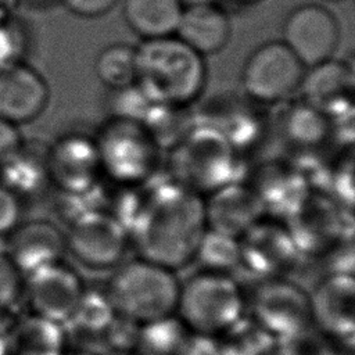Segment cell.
I'll use <instances>...</instances> for the list:
<instances>
[{
  "label": "cell",
  "instance_id": "1",
  "mask_svg": "<svg viewBox=\"0 0 355 355\" xmlns=\"http://www.w3.org/2000/svg\"><path fill=\"white\" fill-rule=\"evenodd\" d=\"M205 230L200 194L172 179L146 187V202L130 240L143 259L175 270L194 259Z\"/></svg>",
  "mask_w": 355,
  "mask_h": 355
},
{
  "label": "cell",
  "instance_id": "2",
  "mask_svg": "<svg viewBox=\"0 0 355 355\" xmlns=\"http://www.w3.org/2000/svg\"><path fill=\"white\" fill-rule=\"evenodd\" d=\"M202 55L176 35L147 39L136 49V85L154 103L187 107L202 92Z\"/></svg>",
  "mask_w": 355,
  "mask_h": 355
},
{
  "label": "cell",
  "instance_id": "3",
  "mask_svg": "<svg viewBox=\"0 0 355 355\" xmlns=\"http://www.w3.org/2000/svg\"><path fill=\"white\" fill-rule=\"evenodd\" d=\"M179 290L173 270L143 258L122 263L105 286L115 312L139 324L175 315Z\"/></svg>",
  "mask_w": 355,
  "mask_h": 355
},
{
  "label": "cell",
  "instance_id": "4",
  "mask_svg": "<svg viewBox=\"0 0 355 355\" xmlns=\"http://www.w3.org/2000/svg\"><path fill=\"white\" fill-rule=\"evenodd\" d=\"M245 308L240 284L229 275L201 270L180 284L175 315L189 331L219 337Z\"/></svg>",
  "mask_w": 355,
  "mask_h": 355
},
{
  "label": "cell",
  "instance_id": "5",
  "mask_svg": "<svg viewBox=\"0 0 355 355\" xmlns=\"http://www.w3.org/2000/svg\"><path fill=\"white\" fill-rule=\"evenodd\" d=\"M173 180L201 193L234 180L236 148L215 125L190 128L172 150Z\"/></svg>",
  "mask_w": 355,
  "mask_h": 355
},
{
  "label": "cell",
  "instance_id": "6",
  "mask_svg": "<svg viewBox=\"0 0 355 355\" xmlns=\"http://www.w3.org/2000/svg\"><path fill=\"white\" fill-rule=\"evenodd\" d=\"M94 141L101 172L115 183L133 186L153 178L159 147L141 123L111 118Z\"/></svg>",
  "mask_w": 355,
  "mask_h": 355
},
{
  "label": "cell",
  "instance_id": "7",
  "mask_svg": "<svg viewBox=\"0 0 355 355\" xmlns=\"http://www.w3.org/2000/svg\"><path fill=\"white\" fill-rule=\"evenodd\" d=\"M248 304L250 318L277 341L311 326L309 293L283 277L261 280Z\"/></svg>",
  "mask_w": 355,
  "mask_h": 355
},
{
  "label": "cell",
  "instance_id": "8",
  "mask_svg": "<svg viewBox=\"0 0 355 355\" xmlns=\"http://www.w3.org/2000/svg\"><path fill=\"white\" fill-rule=\"evenodd\" d=\"M305 67L283 42H269L247 58L241 85L258 103H279L300 90Z\"/></svg>",
  "mask_w": 355,
  "mask_h": 355
},
{
  "label": "cell",
  "instance_id": "9",
  "mask_svg": "<svg viewBox=\"0 0 355 355\" xmlns=\"http://www.w3.org/2000/svg\"><path fill=\"white\" fill-rule=\"evenodd\" d=\"M130 237L108 211L87 212L69 223L67 250L83 265L94 269L115 266L126 252Z\"/></svg>",
  "mask_w": 355,
  "mask_h": 355
},
{
  "label": "cell",
  "instance_id": "10",
  "mask_svg": "<svg viewBox=\"0 0 355 355\" xmlns=\"http://www.w3.org/2000/svg\"><path fill=\"white\" fill-rule=\"evenodd\" d=\"M340 39L336 17L323 6L304 4L294 8L283 24V43L305 67L331 58Z\"/></svg>",
  "mask_w": 355,
  "mask_h": 355
},
{
  "label": "cell",
  "instance_id": "11",
  "mask_svg": "<svg viewBox=\"0 0 355 355\" xmlns=\"http://www.w3.org/2000/svg\"><path fill=\"white\" fill-rule=\"evenodd\" d=\"M85 284L65 263L43 266L24 277V294L33 315L64 324L75 312Z\"/></svg>",
  "mask_w": 355,
  "mask_h": 355
},
{
  "label": "cell",
  "instance_id": "12",
  "mask_svg": "<svg viewBox=\"0 0 355 355\" xmlns=\"http://www.w3.org/2000/svg\"><path fill=\"white\" fill-rule=\"evenodd\" d=\"M50 183L61 193H79L98 184L100 157L94 139L80 133H68L46 150Z\"/></svg>",
  "mask_w": 355,
  "mask_h": 355
},
{
  "label": "cell",
  "instance_id": "13",
  "mask_svg": "<svg viewBox=\"0 0 355 355\" xmlns=\"http://www.w3.org/2000/svg\"><path fill=\"white\" fill-rule=\"evenodd\" d=\"M240 263L261 280L279 277L298 257V250L288 227L259 219L240 237Z\"/></svg>",
  "mask_w": 355,
  "mask_h": 355
},
{
  "label": "cell",
  "instance_id": "14",
  "mask_svg": "<svg viewBox=\"0 0 355 355\" xmlns=\"http://www.w3.org/2000/svg\"><path fill=\"white\" fill-rule=\"evenodd\" d=\"M311 324L320 333L352 341L355 329V282L351 273H329L309 293Z\"/></svg>",
  "mask_w": 355,
  "mask_h": 355
},
{
  "label": "cell",
  "instance_id": "15",
  "mask_svg": "<svg viewBox=\"0 0 355 355\" xmlns=\"http://www.w3.org/2000/svg\"><path fill=\"white\" fill-rule=\"evenodd\" d=\"M4 254L22 276L60 262L67 251L65 234L49 220L18 223L7 233Z\"/></svg>",
  "mask_w": 355,
  "mask_h": 355
},
{
  "label": "cell",
  "instance_id": "16",
  "mask_svg": "<svg viewBox=\"0 0 355 355\" xmlns=\"http://www.w3.org/2000/svg\"><path fill=\"white\" fill-rule=\"evenodd\" d=\"M46 80L22 61L0 65V118L15 125L35 119L49 103Z\"/></svg>",
  "mask_w": 355,
  "mask_h": 355
},
{
  "label": "cell",
  "instance_id": "17",
  "mask_svg": "<svg viewBox=\"0 0 355 355\" xmlns=\"http://www.w3.org/2000/svg\"><path fill=\"white\" fill-rule=\"evenodd\" d=\"M209 194L204 202L208 229L240 237L265 214L255 190L240 182L227 183Z\"/></svg>",
  "mask_w": 355,
  "mask_h": 355
},
{
  "label": "cell",
  "instance_id": "18",
  "mask_svg": "<svg viewBox=\"0 0 355 355\" xmlns=\"http://www.w3.org/2000/svg\"><path fill=\"white\" fill-rule=\"evenodd\" d=\"M300 90L306 104L322 111L327 118L340 116L352 105L348 101L352 92L351 69L347 64L329 58L304 73Z\"/></svg>",
  "mask_w": 355,
  "mask_h": 355
},
{
  "label": "cell",
  "instance_id": "19",
  "mask_svg": "<svg viewBox=\"0 0 355 355\" xmlns=\"http://www.w3.org/2000/svg\"><path fill=\"white\" fill-rule=\"evenodd\" d=\"M175 35L201 55L211 54L227 43L230 21L215 3L184 6Z\"/></svg>",
  "mask_w": 355,
  "mask_h": 355
},
{
  "label": "cell",
  "instance_id": "20",
  "mask_svg": "<svg viewBox=\"0 0 355 355\" xmlns=\"http://www.w3.org/2000/svg\"><path fill=\"white\" fill-rule=\"evenodd\" d=\"M8 355H62L67 338L62 324L28 315L7 329Z\"/></svg>",
  "mask_w": 355,
  "mask_h": 355
},
{
  "label": "cell",
  "instance_id": "21",
  "mask_svg": "<svg viewBox=\"0 0 355 355\" xmlns=\"http://www.w3.org/2000/svg\"><path fill=\"white\" fill-rule=\"evenodd\" d=\"M183 8L182 0H123V17L143 40L175 35Z\"/></svg>",
  "mask_w": 355,
  "mask_h": 355
},
{
  "label": "cell",
  "instance_id": "22",
  "mask_svg": "<svg viewBox=\"0 0 355 355\" xmlns=\"http://www.w3.org/2000/svg\"><path fill=\"white\" fill-rule=\"evenodd\" d=\"M46 150L36 151L21 146L0 166V184L17 198L29 197L43 190L50 183Z\"/></svg>",
  "mask_w": 355,
  "mask_h": 355
},
{
  "label": "cell",
  "instance_id": "23",
  "mask_svg": "<svg viewBox=\"0 0 355 355\" xmlns=\"http://www.w3.org/2000/svg\"><path fill=\"white\" fill-rule=\"evenodd\" d=\"M190 337L189 329L176 315L139 326L132 355H183Z\"/></svg>",
  "mask_w": 355,
  "mask_h": 355
},
{
  "label": "cell",
  "instance_id": "24",
  "mask_svg": "<svg viewBox=\"0 0 355 355\" xmlns=\"http://www.w3.org/2000/svg\"><path fill=\"white\" fill-rule=\"evenodd\" d=\"M116 312L104 288H87L72 313L62 324L65 336L73 334L79 337H103L104 331L115 318Z\"/></svg>",
  "mask_w": 355,
  "mask_h": 355
},
{
  "label": "cell",
  "instance_id": "25",
  "mask_svg": "<svg viewBox=\"0 0 355 355\" xmlns=\"http://www.w3.org/2000/svg\"><path fill=\"white\" fill-rule=\"evenodd\" d=\"M98 80L111 90H118L136 83V49L115 43L103 49L94 62Z\"/></svg>",
  "mask_w": 355,
  "mask_h": 355
},
{
  "label": "cell",
  "instance_id": "26",
  "mask_svg": "<svg viewBox=\"0 0 355 355\" xmlns=\"http://www.w3.org/2000/svg\"><path fill=\"white\" fill-rule=\"evenodd\" d=\"M193 261H198L202 270L229 273L240 263L239 237L207 227Z\"/></svg>",
  "mask_w": 355,
  "mask_h": 355
},
{
  "label": "cell",
  "instance_id": "27",
  "mask_svg": "<svg viewBox=\"0 0 355 355\" xmlns=\"http://www.w3.org/2000/svg\"><path fill=\"white\" fill-rule=\"evenodd\" d=\"M286 126L287 135L293 141L315 146L329 135L331 123L322 111L305 103L290 114Z\"/></svg>",
  "mask_w": 355,
  "mask_h": 355
},
{
  "label": "cell",
  "instance_id": "28",
  "mask_svg": "<svg viewBox=\"0 0 355 355\" xmlns=\"http://www.w3.org/2000/svg\"><path fill=\"white\" fill-rule=\"evenodd\" d=\"M288 345V355H349L345 343L312 330L309 326L295 336L282 340Z\"/></svg>",
  "mask_w": 355,
  "mask_h": 355
},
{
  "label": "cell",
  "instance_id": "29",
  "mask_svg": "<svg viewBox=\"0 0 355 355\" xmlns=\"http://www.w3.org/2000/svg\"><path fill=\"white\" fill-rule=\"evenodd\" d=\"M112 93L114 96L110 103L112 118L141 123L154 104V101L150 100L136 83L123 89L112 90Z\"/></svg>",
  "mask_w": 355,
  "mask_h": 355
},
{
  "label": "cell",
  "instance_id": "30",
  "mask_svg": "<svg viewBox=\"0 0 355 355\" xmlns=\"http://www.w3.org/2000/svg\"><path fill=\"white\" fill-rule=\"evenodd\" d=\"M24 294V276L10 258L0 252V315L8 312Z\"/></svg>",
  "mask_w": 355,
  "mask_h": 355
},
{
  "label": "cell",
  "instance_id": "31",
  "mask_svg": "<svg viewBox=\"0 0 355 355\" xmlns=\"http://www.w3.org/2000/svg\"><path fill=\"white\" fill-rule=\"evenodd\" d=\"M28 39L25 31L12 18L0 22V65L22 61Z\"/></svg>",
  "mask_w": 355,
  "mask_h": 355
},
{
  "label": "cell",
  "instance_id": "32",
  "mask_svg": "<svg viewBox=\"0 0 355 355\" xmlns=\"http://www.w3.org/2000/svg\"><path fill=\"white\" fill-rule=\"evenodd\" d=\"M19 198L0 184V236L7 234L19 223Z\"/></svg>",
  "mask_w": 355,
  "mask_h": 355
},
{
  "label": "cell",
  "instance_id": "33",
  "mask_svg": "<svg viewBox=\"0 0 355 355\" xmlns=\"http://www.w3.org/2000/svg\"><path fill=\"white\" fill-rule=\"evenodd\" d=\"M22 146V136L15 123L0 118V166Z\"/></svg>",
  "mask_w": 355,
  "mask_h": 355
},
{
  "label": "cell",
  "instance_id": "34",
  "mask_svg": "<svg viewBox=\"0 0 355 355\" xmlns=\"http://www.w3.org/2000/svg\"><path fill=\"white\" fill-rule=\"evenodd\" d=\"M118 0H62L65 7L85 18H96L108 12Z\"/></svg>",
  "mask_w": 355,
  "mask_h": 355
},
{
  "label": "cell",
  "instance_id": "35",
  "mask_svg": "<svg viewBox=\"0 0 355 355\" xmlns=\"http://www.w3.org/2000/svg\"><path fill=\"white\" fill-rule=\"evenodd\" d=\"M183 355H223L220 341L214 336H202L190 331Z\"/></svg>",
  "mask_w": 355,
  "mask_h": 355
},
{
  "label": "cell",
  "instance_id": "36",
  "mask_svg": "<svg viewBox=\"0 0 355 355\" xmlns=\"http://www.w3.org/2000/svg\"><path fill=\"white\" fill-rule=\"evenodd\" d=\"M0 355H8L7 329H3V327H0Z\"/></svg>",
  "mask_w": 355,
  "mask_h": 355
},
{
  "label": "cell",
  "instance_id": "37",
  "mask_svg": "<svg viewBox=\"0 0 355 355\" xmlns=\"http://www.w3.org/2000/svg\"><path fill=\"white\" fill-rule=\"evenodd\" d=\"M62 355H100L96 351L92 349H85V348H78V349H67Z\"/></svg>",
  "mask_w": 355,
  "mask_h": 355
},
{
  "label": "cell",
  "instance_id": "38",
  "mask_svg": "<svg viewBox=\"0 0 355 355\" xmlns=\"http://www.w3.org/2000/svg\"><path fill=\"white\" fill-rule=\"evenodd\" d=\"M218 0H182L183 6H193V4H211L216 3Z\"/></svg>",
  "mask_w": 355,
  "mask_h": 355
},
{
  "label": "cell",
  "instance_id": "39",
  "mask_svg": "<svg viewBox=\"0 0 355 355\" xmlns=\"http://www.w3.org/2000/svg\"><path fill=\"white\" fill-rule=\"evenodd\" d=\"M230 1L240 3V4H248V3H254V1H257V0H230Z\"/></svg>",
  "mask_w": 355,
  "mask_h": 355
},
{
  "label": "cell",
  "instance_id": "40",
  "mask_svg": "<svg viewBox=\"0 0 355 355\" xmlns=\"http://www.w3.org/2000/svg\"><path fill=\"white\" fill-rule=\"evenodd\" d=\"M275 355H288L287 352H284V351H277Z\"/></svg>",
  "mask_w": 355,
  "mask_h": 355
},
{
  "label": "cell",
  "instance_id": "41",
  "mask_svg": "<svg viewBox=\"0 0 355 355\" xmlns=\"http://www.w3.org/2000/svg\"><path fill=\"white\" fill-rule=\"evenodd\" d=\"M28 1H35V3H44V1H50V0H28Z\"/></svg>",
  "mask_w": 355,
  "mask_h": 355
},
{
  "label": "cell",
  "instance_id": "42",
  "mask_svg": "<svg viewBox=\"0 0 355 355\" xmlns=\"http://www.w3.org/2000/svg\"><path fill=\"white\" fill-rule=\"evenodd\" d=\"M326 1H334V0H326Z\"/></svg>",
  "mask_w": 355,
  "mask_h": 355
}]
</instances>
